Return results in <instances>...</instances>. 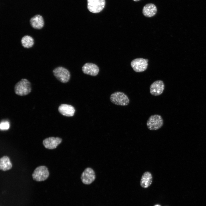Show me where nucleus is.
Returning a JSON list of instances; mask_svg holds the SVG:
<instances>
[{
  "label": "nucleus",
  "mask_w": 206,
  "mask_h": 206,
  "mask_svg": "<svg viewBox=\"0 0 206 206\" xmlns=\"http://www.w3.org/2000/svg\"><path fill=\"white\" fill-rule=\"evenodd\" d=\"M12 166V164L9 157L7 156H4L0 159V169L5 171L11 169Z\"/></svg>",
  "instance_id": "16"
},
{
  "label": "nucleus",
  "mask_w": 206,
  "mask_h": 206,
  "mask_svg": "<svg viewBox=\"0 0 206 206\" xmlns=\"http://www.w3.org/2000/svg\"><path fill=\"white\" fill-rule=\"evenodd\" d=\"M95 178V172L90 167L86 168L82 173L81 176L82 182L85 185L90 184L94 181Z\"/></svg>",
  "instance_id": "8"
},
{
  "label": "nucleus",
  "mask_w": 206,
  "mask_h": 206,
  "mask_svg": "<svg viewBox=\"0 0 206 206\" xmlns=\"http://www.w3.org/2000/svg\"><path fill=\"white\" fill-rule=\"evenodd\" d=\"M14 90L15 94L18 95H26L31 91V83L27 80L22 79L15 84Z\"/></svg>",
  "instance_id": "1"
},
{
  "label": "nucleus",
  "mask_w": 206,
  "mask_h": 206,
  "mask_svg": "<svg viewBox=\"0 0 206 206\" xmlns=\"http://www.w3.org/2000/svg\"><path fill=\"white\" fill-rule=\"evenodd\" d=\"M133 1H139L140 0H132Z\"/></svg>",
  "instance_id": "20"
},
{
  "label": "nucleus",
  "mask_w": 206,
  "mask_h": 206,
  "mask_svg": "<svg viewBox=\"0 0 206 206\" xmlns=\"http://www.w3.org/2000/svg\"><path fill=\"white\" fill-rule=\"evenodd\" d=\"M21 43L24 47L29 48L32 47L34 45V40L31 36L25 35L21 38Z\"/></svg>",
  "instance_id": "17"
},
{
  "label": "nucleus",
  "mask_w": 206,
  "mask_h": 206,
  "mask_svg": "<svg viewBox=\"0 0 206 206\" xmlns=\"http://www.w3.org/2000/svg\"><path fill=\"white\" fill-rule=\"evenodd\" d=\"M55 77L62 83H66L70 80V74L67 69L62 66L55 68L53 71Z\"/></svg>",
  "instance_id": "4"
},
{
  "label": "nucleus",
  "mask_w": 206,
  "mask_h": 206,
  "mask_svg": "<svg viewBox=\"0 0 206 206\" xmlns=\"http://www.w3.org/2000/svg\"><path fill=\"white\" fill-rule=\"evenodd\" d=\"M105 5V0H87L88 9L92 13L100 12L104 8Z\"/></svg>",
  "instance_id": "6"
},
{
  "label": "nucleus",
  "mask_w": 206,
  "mask_h": 206,
  "mask_svg": "<svg viewBox=\"0 0 206 206\" xmlns=\"http://www.w3.org/2000/svg\"><path fill=\"white\" fill-rule=\"evenodd\" d=\"M153 177L151 173L149 171H146L142 176L140 184L142 188H146L149 187L152 182Z\"/></svg>",
  "instance_id": "14"
},
{
  "label": "nucleus",
  "mask_w": 206,
  "mask_h": 206,
  "mask_svg": "<svg viewBox=\"0 0 206 206\" xmlns=\"http://www.w3.org/2000/svg\"><path fill=\"white\" fill-rule=\"evenodd\" d=\"M154 206H161L159 204H157L155 205Z\"/></svg>",
  "instance_id": "19"
},
{
  "label": "nucleus",
  "mask_w": 206,
  "mask_h": 206,
  "mask_svg": "<svg viewBox=\"0 0 206 206\" xmlns=\"http://www.w3.org/2000/svg\"><path fill=\"white\" fill-rule=\"evenodd\" d=\"M62 141V138L60 137H51L44 139L43 141V144L45 148L53 149L56 148Z\"/></svg>",
  "instance_id": "10"
},
{
  "label": "nucleus",
  "mask_w": 206,
  "mask_h": 206,
  "mask_svg": "<svg viewBox=\"0 0 206 206\" xmlns=\"http://www.w3.org/2000/svg\"><path fill=\"white\" fill-rule=\"evenodd\" d=\"M157 9L156 6L151 3L146 4L142 9V13L146 17H150L154 16L156 13Z\"/></svg>",
  "instance_id": "15"
},
{
  "label": "nucleus",
  "mask_w": 206,
  "mask_h": 206,
  "mask_svg": "<svg viewBox=\"0 0 206 206\" xmlns=\"http://www.w3.org/2000/svg\"><path fill=\"white\" fill-rule=\"evenodd\" d=\"M30 23L31 27L35 29H40L44 25V21L43 17L39 14L36 15L30 20Z\"/></svg>",
  "instance_id": "13"
},
{
  "label": "nucleus",
  "mask_w": 206,
  "mask_h": 206,
  "mask_svg": "<svg viewBox=\"0 0 206 206\" xmlns=\"http://www.w3.org/2000/svg\"><path fill=\"white\" fill-rule=\"evenodd\" d=\"M148 60L142 58H138L132 60L131 66L134 71L137 72H143L147 69Z\"/></svg>",
  "instance_id": "7"
},
{
  "label": "nucleus",
  "mask_w": 206,
  "mask_h": 206,
  "mask_svg": "<svg viewBox=\"0 0 206 206\" xmlns=\"http://www.w3.org/2000/svg\"><path fill=\"white\" fill-rule=\"evenodd\" d=\"M164 123L163 119L160 115L155 114L150 116L146 122L148 129L151 130H158L162 127Z\"/></svg>",
  "instance_id": "3"
},
{
  "label": "nucleus",
  "mask_w": 206,
  "mask_h": 206,
  "mask_svg": "<svg viewBox=\"0 0 206 206\" xmlns=\"http://www.w3.org/2000/svg\"><path fill=\"white\" fill-rule=\"evenodd\" d=\"M82 70L84 74L92 76H97L99 70V68L97 65L89 63H86L83 65Z\"/></svg>",
  "instance_id": "11"
},
{
  "label": "nucleus",
  "mask_w": 206,
  "mask_h": 206,
  "mask_svg": "<svg viewBox=\"0 0 206 206\" xmlns=\"http://www.w3.org/2000/svg\"><path fill=\"white\" fill-rule=\"evenodd\" d=\"M58 110L61 114L67 117L73 116L75 111L74 107L70 105L66 104L60 105L58 107Z\"/></svg>",
  "instance_id": "12"
},
{
  "label": "nucleus",
  "mask_w": 206,
  "mask_h": 206,
  "mask_svg": "<svg viewBox=\"0 0 206 206\" xmlns=\"http://www.w3.org/2000/svg\"><path fill=\"white\" fill-rule=\"evenodd\" d=\"M165 88V85L161 80H157L153 82L150 87V94L154 96H158L163 92Z\"/></svg>",
  "instance_id": "9"
},
{
  "label": "nucleus",
  "mask_w": 206,
  "mask_h": 206,
  "mask_svg": "<svg viewBox=\"0 0 206 206\" xmlns=\"http://www.w3.org/2000/svg\"><path fill=\"white\" fill-rule=\"evenodd\" d=\"M9 123L7 121H3L1 122L0 124L1 130H7L9 129Z\"/></svg>",
  "instance_id": "18"
},
{
  "label": "nucleus",
  "mask_w": 206,
  "mask_h": 206,
  "mask_svg": "<svg viewBox=\"0 0 206 206\" xmlns=\"http://www.w3.org/2000/svg\"><path fill=\"white\" fill-rule=\"evenodd\" d=\"M110 100L113 104L123 106L128 105L130 102L128 96L124 93L120 91L112 93L110 96Z\"/></svg>",
  "instance_id": "2"
},
{
  "label": "nucleus",
  "mask_w": 206,
  "mask_h": 206,
  "mask_svg": "<svg viewBox=\"0 0 206 206\" xmlns=\"http://www.w3.org/2000/svg\"><path fill=\"white\" fill-rule=\"evenodd\" d=\"M49 175L47 168L45 166L36 167L34 170L32 177L33 179L37 181H44L47 179Z\"/></svg>",
  "instance_id": "5"
}]
</instances>
